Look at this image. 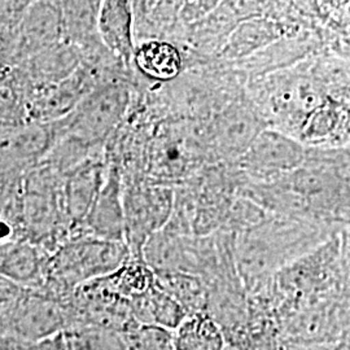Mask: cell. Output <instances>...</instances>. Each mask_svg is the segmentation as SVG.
Here are the masks:
<instances>
[{
  "instance_id": "cell-1",
  "label": "cell",
  "mask_w": 350,
  "mask_h": 350,
  "mask_svg": "<svg viewBox=\"0 0 350 350\" xmlns=\"http://www.w3.org/2000/svg\"><path fill=\"white\" fill-rule=\"evenodd\" d=\"M126 256L124 241L75 239L49 257L44 283L40 289L62 300L65 293L78 286L118 270L125 262Z\"/></svg>"
},
{
  "instance_id": "cell-2",
  "label": "cell",
  "mask_w": 350,
  "mask_h": 350,
  "mask_svg": "<svg viewBox=\"0 0 350 350\" xmlns=\"http://www.w3.org/2000/svg\"><path fill=\"white\" fill-rule=\"evenodd\" d=\"M56 129L49 122L0 126V185L21 178L50 150Z\"/></svg>"
},
{
  "instance_id": "cell-3",
  "label": "cell",
  "mask_w": 350,
  "mask_h": 350,
  "mask_svg": "<svg viewBox=\"0 0 350 350\" xmlns=\"http://www.w3.org/2000/svg\"><path fill=\"white\" fill-rule=\"evenodd\" d=\"M173 205L172 191L165 187L133 186L122 199L125 238L135 250H143L146 241L170 217Z\"/></svg>"
},
{
  "instance_id": "cell-4",
  "label": "cell",
  "mask_w": 350,
  "mask_h": 350,
  "mask_svg": "<svg viewBox=\"0 0 350 350\" xmlns=\"http://www.w3.org/2000/svg\"><path fill=\"white\" fill-rule=\"evenodd\" d=\"M49 256L39 245L12 239L0 243V276L24 288L40 289Z\"/></svg>"
},
{
  "instance_id": "cell-5",
  "label": "cell",
  "mask_w": 350,
  "mask_h": 350,
  "mask_svg": "<svg viewBox=\"0 0 350 350\" xmlns=\"http://www.w3.org/2000/svg\"><path fill=\"white\" fill-rule=\"evenodd\" d=\"M86 222L95 238L124 241V206L117 179L111 178L105 186H101L86 217Z\"/></svg>"
},
{
  "instance_id": "cell-6",
  "label": "cell",
  "mask_w": 350,
  "mask_h": 350,
  "mask_svg": "<svg viewBox=\"0 0 350 350\" xmlns=\"http://www.w3.org/2000/svg\"><path fill=\"white\" fill-rule=\"evenodd\" d=\"M120 111L118 98L109 92L101 94L82 105L72 122V131L83 140L103 138L117 121Z\"/></svg>"
},
{
  "instance_id": "cell-7",
  "label": "cell",
  "mask_w": 350,
  "mask_h": 350,
  "mask_svg": "<svg viewBox=\"0 0 350 350\" xmlns=\"http://www.w3.org/2000/svg\"><path fill=\"white\" fill-rule=\"evenodd\" d=\"M99 29L111 50L126 60L133 53L131 11L127 0H103Z\"/></svg>"
},
{
  "instance_id": "cell-8",
  "label": "cell",
  "mask_w": 350,
  "mask_h": 350,
  "mask_svg": "<svg viewBox=\"0 0 350 350\" xmlns=\"http://www.w3.org/2000/svg\"><path fill=\"white\" fill-rule=\"evenodd\" d=\"M100 187L99 173L95 170L79 172L66 183L62 204L73 225L86 219Z\"/></svg>"
},
{
  "instance_id": "cell-9",
  "label": "cell",
  "mask_w": 350,
  "mask_h": 350,
  "mask_svg": "<svg viewBox=\"0 0 350 350\" xmlns=\"http://www.w3.org/2000/svg\"><path fill=\"white\" fill-rule=\"evenodd\" d=\"M137 62L143 72L159 79L173 78L180 69L179 53L167 43L152 42L143 46L138 52Z\"/></svg>"
},
{
  "instance_id": "cell-10",
  "label": "cell",
  "mask_w": 350,
  "mask_h": 350,
  "mask_svg": "<svg viewBox=\"0 0 350 350\" xmlns=\"http://www.w3.org/2000/svg\"><path fill=\"white\" fill-rule=\"evenodd\" d=\"M297 161V152L292 146L284 143L283 139L261 140L253 156V163L263 172L289 169Z\"/></svg>"
},
{
  "instance_id": "cell-11",
  "label": "cell",
  "mask_w": 350,
  "mask_h": 350,
  "mask_svg": "<svg viewBox=\"0 0 350 350\" xmlns=\"http://www.w3.org/2000/svg\"><path fill=\"white\" fill-rule=\"evenodd\" d=\"M219 344L211 322L198 318L183 325L178 338V350H215Z\"/></svg>"
},
{
  "instance_id": "cell-12",
  "label": "cell",
  "mask_w": 350,
  "mask_h": 350,
  "mask_svg": "<svg viewBox=\"0 0 350 350\" xmlns=\"http://www.w3.org/2000/svg\"><path fill=\"white\" fill-rule=\"evenodd\" d=\"M29 122L27 101L11 82L0 79V126Z\"/></svg>"
},
{
  "instance_id": "cell-13",
  "label": "cell",
  "mask_w": 350,
  "mask_h": 350,
  "mask_svg": "<svg viewBox=\"0 0 350 350\" xmlns=\"http://www.w3.org/2000/svg\"><path fill=\"white\" fill-rule=\"evenodd\" d=\"M31 0H0V26L14 27L21 23Z\"/></svg>"
},
{
  "instance_id": "cell-14",
  "label": "cell",
  "mask_w": 350,
  "mask_h": 350,
  "mask_svg": "<svg viewBox=\"0 0 350 350\" xmlns=\"http://www.w3.org/2000/svg\"><path fill=\"white\" fill-rule=\"evenodd\" d=\"M34 350H69L66 336L59 332L51 338H44L34 345Z\"/></svg>"
},
{
  "instance_id": "cell-15",
  "label": "cell",
  "mask_w": 350,
  "mask_h": 350,
  "mask_svg": "<svg viewBox=\"0 0 350 350\" xmlns=\"http://www.w3.org/2000/svg\"><path fill=\"white\" fill-rule=\"evenodd\" d=\"M0 350H34V345L17 338L0 336Z\"/></svg>"
}]
</instances>
